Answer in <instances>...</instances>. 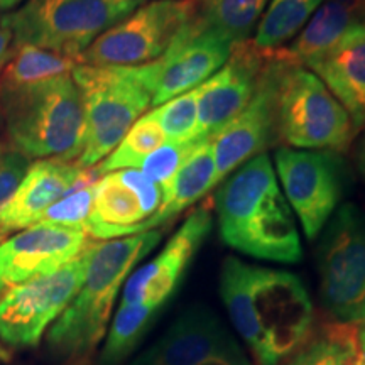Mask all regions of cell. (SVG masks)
Masks as SVG:
<instances>
[{
	"instance_id": "cell-1",
	"label": "cell",
	"mask_w": 365,
	"mask_h": 365,
	"mask_svg": "<svg viewBox=\"0 0 365 365\" xmlns=\"http://www.w3.org/2000/svg\"><path fill=\"white\" fill-rule=\"evenodd\" d=\"M220 296L257 365L284 362L313 330L312 298L293 272L227 257L220 271Z\"/></svg>"
},
{
	"instance_id": "cell-18",
	"label": "cell",
	"mask_w": 365,
	"mask_h": 365,
	"mask_svg": "<svg viewBox=\"0 0 365 365\" xmlns=\"http://www.w3.org/2000/svg\"><path fill=\"white\" fill-rule=\"evenodd\" d=\"M271 53L259 51L250 39L237 43L215 75L198 86V135L212 139L252 98Z\"/></svg>"
},
{
	"instance_id": "cell-35",
	"label": "cell",
	"mask_w": 365,
	"mask_h": 365,
	"mask_svg": "<svg viewBox=\"0 0 365 365\" xmlns=\"http://www.w3.org/2000/svg\"><path fill=\"white\" fill-rule=\"evenodd\" d=\"M357 350L359 365H365V322L357 325Z\"/></svg>"
},
{
	"instance_id": "cell-5",
	"label": "cell",
	"mask_w": 365,
	"mask_h": 365,
	"mask_svg": "<svg viewBox=\"0 0 365 365\" xmlns=\"http://www.w3.org/2000/svg\"><path fill=\"white\" fill-rule=\"evenodd\" d=\"M148 0H27L2 26L16 46L78 59L88 46Z\"/></svg>"
},
{
	"instance_id": "cell-7",
	"label": "cell",
	"mask_w": 365,
	"mask_h": 365,
	"mask_svg": "<svg viewBox=\"0 0 365 365\" xmlns=\"http://www.w3.org/2000/svg\"><path fill=\"white\" fill-rule=\"evenodd\" d=\"M355 135L352 118L327 85L307 66L289 63L277 91V143L341 154Z\"/></svg>"
},
{
	"instance_id": "cell-34",
	"label": "cell",
	"mask_w": 365,
	"mask_h": 365,
	"mask_svg": "<svg viewBox=\"0 0 365 365\" xmlns=\"http://www.w3.org/2000/svg\"><path fill=\"white\" fill-rule=\"evenodd\" d=\"M364 134L359 139L357 148H355V168H357L359 175L365 180V127H364Z\"/></svg>"
},
{
	"instance_id": "cell-17",
	"label": "cell",
	"mask_w": 365,
	"mask_h": 365,
	"mask_svg": "<svg viewBox=\"0 0 365 365\" xmlns=\"http://www.w3.org/2000/svg\"><path fill=\"white\" fill-rule=\"evenodd\" d=\"M83 230L36 223L0 242V299L14 287L65 266L90 245Z\"/></svg>"
},
{
	"instance_id": "cell-16",
	"label": "cell",
	"mask_w": 365,
	"mask_h": 365,
	"mask_svg": "<svg viewBox=\"0 0 365 365\" xmlns=\"http://www.w3.org/2000/svg\"><path fill=\"white\" fill-rule=\"evenodd\" d=\"M212 225V208L207 203L195 208L161 252L145 266L130 272L122 291L120 304L143 303L161 309L176 293Z\"/></svg>"
},
{
	"instance_id": "cell-13",
	"label": "cell",
	"mask_w": 365,
	"mask_h": 365,
	"mask_svg": "<svg viewBox=\"0 0 365 365\" xmlns=\"http://www.w3.org/2000/svg\"><path fill=\"white\" fill-rule=\"evenodd\" d=\"M129 365H252L212 308L191 304Z\"/></svg>"
},
{
	"instance_id": "cell-25",
	"label": "cell",
	"mask_w": 365,
	"mask_h": 365,
	"mask_svg": "<svg viewBox=\"0 0 365 365\" xmlns=\"http://www.w3.org/2000/svg\"><path fill=\"white\" fill-rule=\"evenodd\" d=\"M282 365H359L357 325L333 322L312 330Z\"/></svg>"
},
{
	"instance_id": "cell-21",
	"label": "cell",
	"mask_w": 365,
	"mask_h": 365,
	"mask_svg": "<svg viewBox=\"0 0 365 365\" xmlns=\"http://www.w3.org/2000/svg\"><path fill=\"white\" fill-rule=\"evenodd\" d=\"M360 22H365V0H323L303 31L281 51L289 61L304 66Z\"/></svg>"
},
{
	"instance_id": "cell-4",
	"label": "cell",
	"mask_w": 365,
	"mask_h": 365,
	"mask_svg": "<svg viewBox=\"0 0 365 365\" xmlns=\"http://www.w3.org/2000/svg\"><path fill=\"white\" fill-rule=\"evenodd\" d=\"M0 110L14 150L27 159L75 161L85 143L83 100L70 75L0 90Z\"/></svg>"
},
{
	"instance_id": "cell-19",
	"label": "cell",
	"mask_w": 365,
	"mask_h": 365,
	"mask_svg": "<svg viewBox=\"0 0 365 365\" xmlns=\"http://www.w3.org/2000/svg\"><path fill=\"white\" fill-rule=\"evenodd\" d=\"M85 170L75 161L38 159L9 203L0 210V232L24 230L36 225L49 207L78 185Z\"/></svg>"
},
{
	"instance_id": "cell-31",
	"label": "cell",
	"mask_w": 365,
	"mask_h": 365,
	"mask_svg": "<svg viewBox=\"0 0 365 365\" xmlns=\"http://www.w3.org/2000/svg\"><path fill=\"white\" fill-rule=\"evenodd\" d=\"M203 140L205 139H195L188 143H164L161 148H158L144 159L139 170L164 190Z\"/></svg>"
},
{
	"instance_id": "cell-14",
	"label": "cell",
	"mask_w": 365,
	"mask_h": 365,
	"mask_svg": "<svg viewBox=\"0 0 365 365\" xmlns=\"http://www.w3.org/2000/svg\"><path fill=\"white\" fill-rule=\"evenodd\" d=\"M289 61L282 51L271 53L252 98L220 132L212 137L218 182L237 168L277 144V91Z\"/></svg>"
},
{
	"instance_id": "cell-11",
	"label": "cell",
	"mask_w": 365,
	"mask_h": 365,
	"mask_svg": "<svg viewBox=\"0 0 365 365\" xmlns=\"http://www.w3.org/2000/svg\"><path fill=\"white\" fill-rule=\"evenodd\" d=\"M86 261L88 247L56 271L9 291L0 299V341L16 349L38 345L78 293Z\"/></svg>"
},
{
	"instance_id": "cell-22",
	"label": "cell",
	"mask_w": 365,
	"mask_h": 365,
	"mask_svg": "<svg viewBox=\"0 0 365 365\" xmlns=\"http://www.w3.org/2000/svg\"><path fill=\"white\" fill-rule=\"evenodd\" d=\"M217 185V166L212 139H205L193 150L188 161L182 164L170 185L163 190L161 207L144 223L143 232L156 230L158 227L166 225L173 218L181 215L186 208L198 203Z\"/></svg>"
},
{
	"instance_id": "cell-36",
	"label": "cell",
	"mask_w": 365,
	"mask_h": 365,
	"mask_svg": "<svg viewBox=\"0 0 365 365\" xmlns=\"http://www.w3.org/2000/svg\"><path fill=\"white\" fill-rule=\"evenodd\" d=\"M22 2H24V0H0V9H6V11H9V9L17 7Z\"/></svg>"
},
{
	"instance_id": "cell-3",
	"label": "cell",
	"mask_w": 365,
	"mask_h": 365,
	"mask_svg": "<svg viewBox=\"0 0 365 365\" xmlns=\"http://www.w3.org/2000/svg\"><path fill=\"white\" fill-rule=\"evenodd\" d=\"M161 230L91 242L85 277L78 293L48 331V346L56 357H90L107 333L118 291L135 264L161 240Z\"/></svg>"
},
{
	"instance_id": "cell-38",
	"label": "cell",
	"mask_w": 365,
	"mask_h": 365,
	"mask_svg": "<svg viewBox=\"0 0 365 365\" xmlns=\"http://www.w3.org/2000/svg\"><path fill=\"white\" fill-rule=\"evenodd\" d=\"M4 237H6V234H4V232H0V242L4 240Z\"/></svg>"
},
{
	"instance_id": "cell-10",
	"label": "cell",
	"mask_w": 365,
	"mask_h": 365,
	"mask_svg": "<svg viewBox=\"0 0 365 365\" xmlns=\"http://www.w3.org/2000/svg\"><path fill=\"white\" fill-rule=\"evenodd\" d=\"M198 0H153L135 9L76 59V65L135 68L158 59L193 16Z\"/></svg>"
},
{
	"instance_id": "cell-29",
	"label": "cell",
	"mask_w": 365,
	"mask_h": 365,
	"mask_svg": "<svg viewBox=\"0 0 365 365\" xmlns=\"http://www.w3.org/2000/svg\"><path fill=\"white\" fill-rule=\"evenodd\" d=\"M98 178L97 170H85L78 185L61 200H58L53 207L46 210L38 223L83 230L90 217L91 205H93L95 185Z\"/></svg>"
},
{
	"instance_id": "cell-24",
	"label": "cell",
	"mask_w": 365,
	"mask_h": 365,
	"mask_svg": "<svg viewBox=\"0 0 365 365\" xmlns=\"http://www.w3.org/2000/svg\"><path fill=\"white\" fill-rule=\"evenodd\" d=\"M191 21L232 43L250 39L269 0H198Z\"/></svg>"
},
{
	"instance_id": "cell-12",
	"label": "cell",
	"mask_w": 365,
	"mask_h": 365,
	"mask_svg": "<svg viewBox=\"0 0 365 365\" xmlns=\"http://www.w3.org/2000/svg\"><path fill=\"white\" fill-rule=\"evenodd\" d=\"M234 46L223 36L196 26L190 17L161 56L129 71L149 91L153 105L159 107L215 75L230 58Z\"/></svg>"
},
{
	"instance_id": "cell-15",
	"label": "cell",
	"mask_w": 365,
	"mask_h": 365,
	"mask_svg": "<svg viewBox=\"0 0 365 365\" xmlns=\"http://www.w3.org/2000/svg\"><path fill=\"white\" fill-rule=\"evenodd\" d=\"M163 203V190L139 170L100 176L83 232L90 239L112 240L143 234L144 223Z\"/></svg>"
},
{
	"instance_id": "cell-28",
	"label": "cell",
	"mask_w": 365,
	"mask_h": 365,
	"mask_svg": "<svg viewBox=\"0 0 365 365\" xmlns=\"http://www.w3.org/2000/svg\"><path fill=\"white\" fill-rule=\"evenodd\" d=\"M164 143H168L166 135H164L154 112H145L130 127L117 148L95 166V170L100 176L120 170H139L144 159L158 148H161Z\"/></svg>"
},
{
	"instance_id": "cell-37",
	"label": "cell",
	"mask_w": 365,
	"mask_h": 365,
	"mask_svg": "<svg viewBox=\"0 0 365 365\" xmlns=\"http://www.w3.org/2000/svg\"><path fill=\"white\" fill-rule=\"evenodd\" d=\"M4 360H9V352H7L6 345L0 344V362H4Z\"/></svg>"
},
{
	"instance_id": "cell-23",
	"label": "cell",
	"mask_w": 365,
	"mask_h": 365,
	"mask_svg": "<svg viewBox=\"0 0 365 365\" xmlns=\"http://www.w3.org/2000/svg\"><path fill=\"white\" fill-rule=\"evenodd\" d=\"M322 2L323 0H269L250 43L264 53L286 48L303 31Z\"/></svg>"
},
{
	"instance_id": "cell-26",
	"label": "cell",
	"mask_w": 365,
	"mask_h": 365,
	"mask_svg": "<svg viewBox=\"0 0 365 365\" xmlns=\"http://www.w3.org/2000/svg\"><path fill=\"white\" fill-rule=\"evenodd\" d=\"M75 59L36 46H16L11 61L0 73V90H14L70 75Z\"/></svg>"
},
{
	"instance_id": "cell-8",
	"label": "cell",
	"mask_w": 365,
	"mask_h": 365,
	"mask_svg": "<svg viewBox=\"0 0 365 365\" xmlns=\"http://www.w3.org/2000/svg\"><path fill=\"white\" fill-rule=\"evenodd\" d=\"M318 245L319 298L335 323L365 322V213L354 203L336 208Z\"/></svg>"
},
{
	"instance_id": "cell-20",
	"label": "cell",
	"mask_w": 365,
	"mask_h": 365,
	"mask_svg": "<svg viewBox=\"0 0 365 365\" xmlns=\"http://www.w3.org/2000/svg\"><path fill=\"white\" fill-rule=\"evenodd\" d=\"M304 66L344 105L359 134L365 127V22L350 27L328 51Z\"/></svg>"
},
{
	"instance_id": "cell-27",
	"label": "cell",
	"mask_w": 365,
	"mask_h": 365,
	"mask_svg": "<svg viewBox=\"0 0 365 365\" xmlns=\"http://www.w3.org/2000/svg\"><path fill=\"white\" fill-rule=\"evenodd\" d=\"M161 309L149 304H120L105 339L98 365H120L132 354L139 340Z\"/></svg>"
},
{
	"instance_id": "cell-32",
	"label": "cell",
	"mask_w": 365,
	"mask_h": 365,
	"mask_svg": "<svg viewBox=\"0 0 365 365\" xmlns=\"http://www.w3.org/2000/svg\"><path fill=\"white\" fill-rule=\"evenodd\" d=\"M29 166V159L17 150L4 149L0 153V210L6 207L19 188Z\"/></svg>"
},
{
	"instance_id": "cell-30",
	"label": "cell",
	"mask_w": 365,
	"mask_h": 365,
	"mask_svg": "<svg viewBox=\"0 0 365 365\" xmlns=\"http://www.w3.org/2000/svg\"><path fill=\"white\" fill-rule=\"evenodd\" d=\"M168 143H188L198 135V88L186 91L154 108Z\"/></svg>"
},
{
	"instance_id": "cell-6",
	"label": "cell",
	"mask_w": 365,
	"mask_h": 365,
	"mask_svg": "<svg viewBox=\"0 0 365 365\" xmlns=\"http://www.w3.org/2000/svg\"><path fill=\"white\" fill-rule=\"evenodd\" d=\"M71 76L85 110V143L76 164L91 170L153 107V98L129 68L76 65Z\"/></svg>"
},
{
	"instance_id": "cell-2",
	"label": "cell",
	"mask_w": 365,
	"mask_h": 365,
	"mask_svg": "<svg viewBox=\"0 0 365 365\" xmlns=\"http://www.w3.org/2000/svg\"><path fill=\"white\" fill-rule=\"evenodd\" d=\"M218 232L228 247L262 261L303 259L294 213L267 153L244 163L223 180L215 196Z\"/></svg>"
},
{
	"instance_id": "cell-33",
	"label": "cell",
	"mask_w": 365,
	"mask_h": 365,
	"mask_svg": "<svg viewBox=\"0 0 365 365\" xmlns=\"http://www.w3.org/2000/svg\"><path fill=\"white\" fill-rule=\"evenodd\" d=\"M12 34L11 31L6 29V27H0V73L4 71V68L7 66V63L11 61L14 48H12Z\"/></svg>"
},
{
	"instance_id": "cell-39",
	"label": "cell",
	"mask_w": 365,
	"mask_h": 365,
	"mask_svg": "<svg viewBox=\"0 0 365 365\" xmlns=\"http://www.w3.org/2000/svg\"><path fill=\"white\" fill-rule=\"evenodd\" d=\"M2 150H4V148H2V145H0V153H2Z\"/></svg>"
},
{
	"instance_id": "cell-9",
	"label": "cell",
	"mask_w": 365,
	"mask_h": 365,
	"mask_svg": "<svg viewBox=\"0 0 365 365\" xmlns=\"http://www.w3.org/2000/svg\"><path fill=\"white\" fill-rule=\"evenodd\" d=\"M274 164L282 195L304 235L308 240L318 239L350 185L344 156L333 150L279 148Z\"/></svg>"
}]
</instances>
